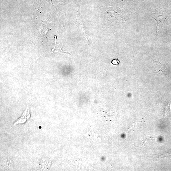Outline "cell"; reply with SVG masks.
I'll use <instances>...</instances> for the list:
<instances>
[{
    "instance_id": "3957f363",
    "label": "cell",
    "mask_w": 171,
    "mask_h": 171,
    "mask_svg": "<svg viewBox=\"0 0 171 171\" xmlns=\"http://www.w3.org/2000/svg\"><path fill=\"white\" fill-rule=\"evenodd\" d=\"M171 113V104H168L166 108V116H168Z\"/></svg>"
},
{
    "instance_id": "6da1fadb",
    "label": "cell",
    "mask_w": 171,
    "mask_h": 171,
    "mask_svg": "<svg viewBox=\"0 0 171 171\" xmlns=\"http://www.w3.org/2000/svg\"><path fill=\"white\" fill-rule=\"evenodd\" d=\"M152 18L157 21V26L156 35H157V34H159L161 32L162 28L165 21L164 16L163 14H154Z\"/></svg>"
},
{
    "instance_id": "7a4b0ae2",
    "label": "cell",
    "mask_w": 171,
    "mask_h": 171,
    "mask_svg": "<svg viewBox=\"0 0 171 171\" xmlns=\"http://www.w3.org/2000/svg\"><path fill=\"white\" fill-rule=\"evenodd\" d=\"M30 118L29 111L27 108L25 111L20 118H19L16 122L14 124V125L15 126L18 124H22L25 122Z\"/></svg>"
},
{
    "instance_id": "277c9868",
    "label": "cell",
    "mask_w": 171,
    "mask_h": 171,
    "mask_svg": "<svg viewBox=\"0 0 171 171\" xmlns=\"http://www.w3.org/2000/svg\"><path fill=\"white\" fill-rule=\"evenodd\" d=\"M119 61L117 59H114L112 61V63L113 64H114L115 63H116V65H118L119 64Z\"/></svg>"
}]
</instances>
